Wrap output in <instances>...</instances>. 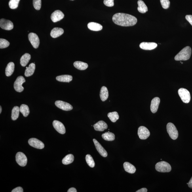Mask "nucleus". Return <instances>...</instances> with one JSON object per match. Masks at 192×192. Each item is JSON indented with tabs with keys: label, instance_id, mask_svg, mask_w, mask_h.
I'll use <instances>...</instances> for the list:
<instances>
[{
	"label": "nucleus",
	"instance_id": "nucleus-7",
	"mask_svg": "<svg viewBox=\"0 0 192 192\" xmlns=\"http://www.w3.org/2000/svg\"><path fill=\"white\" fill-rule=\"evenodd\" d=\"M16 157V162L19 165L23 167L26 166L27 159L24 154L19 152L17 153Z\"/></svg>",
	"mask_w": 192,
	"mask_h": 192
},
{
	"label": "nucleus",
	"instance_id": "nucleus-32",
	"mask_svg": "<svg viewBox=\"0 0 192 192\" xmlns=\"http://www.w3.org/2000/svg\"><path fill=\"white\" fill-rule=\"evenodd\" d=\"M20 110L21 113H22L24 117H27L30 113L29 107L26 105H21L20 107Z\"/></svg>",
	"mask_w": 192,
	"mask_h": 192
},
{
	"label": "nucleus",
	"instance_id": "nucleus-3",
	"mask_svg": "<svg viewBox=\"0 0 192 192\" xmlns=\"http://www.w3.org/2000/svg\"><path fill=\"white\" fill-rule=\"evenodd\" d=\"M155 168L157 171L162 173L169 172L172 170L170 164L165 161L158 162L156 164Z\"/></svg>",
	"mask_w": 192,
	"mask_h": 192
},
{
	"label": "nucleus",
	"instance_id": "nucleus-16",
	"mask_svg": "<svg viewBox=\"0 0 192 192\" xmlns=\"http://www.w3.org/2000/svg\"><path fill=\"white\" fill-rule=\"evenodd\" d=\"M157 44L155 43L143 42L140 44V47L141 49L145 50H151L157 47Z\"/></svg>",
	"mask_w": 192,
	"mask_h": 192
},
{
	"label": "nucleus",
	"instance_id": "nucleus-24",
	"mask_svg": "<svg viewBox=\"0 0 192 192\" xmlns=\"http://www.w3.org/2000/svg\"><path fill=\"white\" fill-rule=\"evenodd\" d=\"M138 9L139 12L141 13H145L148 11L147 6L144 2L141 0H139L138 1Z\"/></svg>",
	"mask_w": 192,
	"mask_h": 192
},
{
	"label": "nucleus",
	"instance_id": "nucleus-46",
	"mask_svg": "<svg viewBox=\"0 0 192 192\" xmlns=\"http://www.w3.org/2000/svg\"><path fill=\"white\" fill-rule=\"evenodd\" d=\"M14 1H16V2H17L19 3V2L20 0H14Z\"/></svg>",
	"mask_w": 192,
	"mask_h": 192
},
{
	"label": "nucleus",
	"instance_id": "nucleus-42",
	"mask_svg": "<svg viewBox=\"0 0 192 192\" xmlns=\"http://www.w3.org/2000/svg\"><path fill=\"white\" fill-rule=\"evenodd\" d=\"M147 189L145 188H143L138 190L136 191V192H147Z\"/></svg>",
	"mask_w": 192,
	"mask_h": 192
},
{
	"label": "nucleus",
	"instance_id": "nucleus-23",
	"mask_svg": "<svg viewBox=\"0 0 192 192\" xmlns=\"http://www.w3.org/2000/svg\"><path fill=\"white\" fill-rule=\"evenodd\" d=\"M25 70V75L26 77L31 76L34 73L35 69V65L34 63H31L29 65L28 67H27Z\"/></svg>",
	"mask_w": 192,
	"mask_h": 192
},
{
	"label": "nucleus",
	"instance_id": "nucleus-19",
	"mask_svg": "<svg viewBox=\"0 0 192 192\" xmlns=\"http://www.w3.org/2000/svg\"><path fill=\"white\" fill-rule=\"evenodd\" d=\"M64 33V30L63 29L59 27H55L52 30L51 32L50 35L54 38L60 37Z\"/></svg>",
	"mask_w": 192,
	"mask_h": 192
},
{
	"label": "nucleus",
	"instance_id": "nucleus-38",
	"mask_svg": "<svg viewBox=\"0 0 192 192\" xmlns=\"http://www.w3.org/2000/svg\"><path fill=\"white\" fill-rule=\"evenodd\" d=\"M19 3L14 0H10L9 3V7L12 9H16L18 7Z\"/></svg>",
	"mask_w": 192,
	"mask_h": 192
},
{
	"label": "nucleus",
	"instance_id": "nucleus-36",
	"mask_svg": "<svg viewBox=\"0 0 192 192\" xmlns=\"http://www.w3.org/2000/svg\"><path fill=\"white\" fill-rule=\"evenodd\" d=\"M33 5L36 9L40 10L41 6V0H33Z\"/></svg>",
	"mask_w": 192,
	"mask_h": 192
},
{
	"label": "nucleus",
	"instance_id": "nucleus-37",
	"mask_svg": "<svg viewBox=\"0 0 192 192\" xmlns=\"http://www.w3.org/2000/svg\"><path fill=\"white\" fill-rule=\"evenodd\" d=\"M162 7L164 9H167L169 8L170 2L169 0H160Z\"/></svg>",
	"mask_w": 192,
	"mask_h": 192
},
{
	"label": "nucleus",
	"instance_id": "nucleus-35",
	"mask_svg": "<svg viewBox=\"0 0 192 192\" xmlns=\"http://www.w3.org/2000/svg\"><path fill=\"white\" fill-rule=\"evenodd\" d=\"M10 45V43L7 40L5 39H0V48L1 49L5 48L8 47Z\"/></svg>",
	"mask_w": 192,
	"mask_h": 192
},
{
	"label": "nucleus",
	"instance_id": "nucleus-26",
	"mask_svg": "<svg viewBox=\"0 0 192 192\" xmlns=\"http://www.w3.org/2000/svg\"><path fill=\"white\" fill-rule=\"evenodd\" d=\"M74 66L75 68L80 70H84L87 69L88 67V65L87 63L81 61H75L74 63Z\"/></svg>",
	"mask_w": 192,
	"mask_h": 192
},
{
	"label": "nucleus",
	"instance_id": "nucleus-2",
	"mask_svg": "<svg viewBox=\"0 0 192 192\" xmlns=\"http://www.w3.org/2000/svg\"><path fill=\"white\" fill-rule=\"evenodd\" d=\"M191 54V49L189 46H187L183 48L175 56V60L176 61H187L189 60Z\"/></svg>",
	"mask_w": 192,
	"mask_h": 192
},
{
	"label": "nucleus",
	"instance_id": "nucleus-30",
	"mask_svg": "<svg viewBox=\"0 0 192 192\" xmlns=\"http://www.w3.org/2000/svg\"><path fill=\"white\" fill-rule=\"evenodd\" d=\"M20 108L18 106H16L12 109V120H16L18 119L19 115Z\"/></svg>",
	"mask_w": 192,
	"mask_h": 192
},
{
	"label": "nucleus",
	"instance_id": "nucleus-8",
	"mask_svg": "<svg viewBox=\"0 0 192 192\" xmlns=\"http://www.w3.org/2000/svg\"><path fill=\"white\" fill-rule=\"evenodd\" d=\"M138 134L141 140H146L150 135V133L148 129L145 126H141L139 127Z\"/></svg>",
	"mask_w": 192,
	"mask_h": 192
},
{
	"label": "nucleus",
	"instance_id": "nucleus-9",
	"mask_svg": "<svg viewBox=\"0 0 192 192\" xmlns=\"http://www.w3.org/2000/svg\"><path fill=\"white\" fill-rule=\"evenodd\" d=\"M29 40L31 45L35 48L39 47L40 44V40L38 37L36 33H31L28 35Z\"/></svg>",
	"mask_w": 192,
	"mask_h": 192
},
{
	"label": "nucleus",
	"instance_id": "nucleus-4",
	"mask_svg": "<svg viewBox=\"0 0 192 192\" xmlns=\"http://www.w3.org/2000/svg\"><path fill=\"white\" fill-rule=\"evenodd\" d=\"M167 131L170 138L173 140H176L178 137V132L176 127L171 122L168 123L166 126Z\"/></svg>",
	"mask_w": 192,
	"mask_h": 192
},
{
	"label": "nucleus",
	"instance_id": "nucleus-6",
	"mask_svg": "<svg viewBox=\"0 0 192 192\" xmlns=\"http://www.w3.org/2000/svg\"><path fill=\"white\" fill-rule=\"evenodd\" d=\"M25 80L22 76L18 77L14 82V86L15 90L18 92H22L24 90L22 84L25 83Z\"/></svg>",
	"mask_w": 192,
	"mask_h": 192
},
{
	"label": "nucleus",
	"instance_id": "nucleus-27",
	"mask_svg": "<svg viewBox=\"0 0 192 192\" xmlns=\"http://www.w3.org/2000/svg\"><path fill=\"white\" fill-rule=\"evenodd\" d=\"M56 79L57 81L59 82L69 83L72 81L73 77L70 75H63L58 76L56 77Z\"/></svg>",
	"mask_w": 192,
	"mask_h": 192
},
{
	"label": "nucleus",
	"instance_id": "nucleus-10",
	"mask_svg": "<svg viewBox=\"0 0 192 192\" xmlns=\"http://www.w3.org/2000/svg\"><path fill=\"white\" fill-rule=\"evenodd\" d=\"M56 106L59 109L64 111H70L73 109L72 106L69 103L61 100L56 101L55 103Z\"/></svg>",
	"mask_w": 192,
	"mask_h": 192
},
{
	"label": "nucleus",
	"instance_id": "nucleus-21",
	"mask_svg": "<svg viewBox=\"0 0 192 192\" xmlns=\"http://www.w3.org/2000/svg\"><path fill=\"white\" fill-rule=\"evenodd\" d=\"M88 27L90 30L93 31H99L102 30L103 26L98 23L94 22H90L88 23Z\"/></svg>",
	"mask_w": 192,
	"mask_h": 192
},
{
	"label": "nucleus",
	"instance_id": "nucleus-31",
	"mask_svg": "<svg viewBox=\"0 0 192 192\" xmlns=\"http://www.w3.org/2000/svg\"><path fill=\"white\" fill-rule=\"evenodd\" d=\"M102 137L104 140L107 141H113L115 139V134L109 131L103 134L102 135Z\"/></svg>",
	"mask_w": 192,
	"mask_h": 192
},
{
	"label": "nucleus",
	"instance_id": "nucleus-45",
	"mask_svg": "<svg viewBox=\"0 0 192 192\" xmlns=\"http://www.w3.org/2000/svg\"><path fill=\"white\" fill-rule=\"evenodd\" d=\"M2 111V108L1 106H0V113H1Z\"/></svg>",
	"mask_w": 192,
	"mask_h": 192
},
{
	"label": "nucleus",
	"instance_id": "nucleus-14",
	"mask_svg": "<svg viewBox=\"0 0 192 192\" xmlns=\"http://www.w3.org/2000/svg\"><path fill=\"white\" fill-rule=\"evenodd\" d=\"M64 16V14L60 10H57L52 14L51 18L53 22L56 23L62 19Z\"/></svg>",
	"mask_w": 192,
	"mask_h": 192
},
{
	"label": "nucleus",
	"instance_id": "nucleus-41",
	"mask_svg": "<svg viewBox=\"0 0 192 192\" xmlns=\"http://www.w3.org/2000/svg\"><path fill=\"white\" fill-rule=\"evenodd\" d=\"M185 18L192 26V16L187 15L185 16Z\"/></svg>",
	"mask_w": 192,
	"mask_h": 192
},
{
	"label": "nucleus",
	"instance_id": "nucleus-33",
	"mask_svg": "<svg viewBox=\"0 0 192 192\" xmlns=\"http://www.w3.org/2000/svg\"><path fill=\"white\" fill-rule=\"evenodd\" d=\"M109 119L113 122H115L119 119V116L117 112L109 113L107 115Z\"/></svg>",
	"mask_w": 192,
	"mask_h": 192
},
{
	"label": "nucleus",
	"instance_id": "nucleus-1",
	"mask_svg": "<svg viewBox=\"0 0 192 192\" xmlns=\"http://www.w3.org/2000/svg\"><path fill=\"white\" fill-rule=\"evenodd\" d=\"M113 20L116 24L122 26H134L138 22L135 17L124 13H117L114 15Z\"/></svg>",
	"mask_w": 192,
	"mask_h": 192
},
{
	"label": "nucleus",
	"instance_id": "nucleus-15",
	"mask_svg": "<svg viewBox=\"0 0 192 192\" xmlns=\"http://www.w3.org/2000/svg\"><path fill=\"white\" fill-rule=\"evenodd\" d=\"M93 141L95 147H96L97 150L100 155L103 156V157H107V152L105 150L104 148L102 147V145L96 139H94L93 140Z\"/></svg>",
	"mask_w": 192,
	"mask_h": 192
},
{
	"label": "nucleus",
	"instance_id": "nucleus-47",
	"mask_svg": "<svg viewBox=\"0 0 192 192\" xmlns=\"http://www.w3.org/2000/svg\"><path fill=\"white\" fill-rule=\"evenodd\" d=\"M71 1H73V0H71Z\"/></svg>",
	"mask_w": 192,
	"mask_h": 192
},
{
	"label": "nucleus",
	"instance_id": "nucleus-29",
	"mask_svg": "<svg viewBox=\"0 0 192 192\" xmlns=\"http://www.w3.org/2000/svg\"><path fill=\"white\" fill-rule=\"evenodd\" d=\"M74 160V157L72 154H69L65 157L62 159V163L64 165L72 163Z\"/></svg>",
	"mask_w": 192,
	"mask_h": 192
},
{
	"label": "nucleus",
	"instance_id": "nucleus-20",
	"mask_svg": "<svg viewBox=\"0 0 192 192\" xmlns=\"http://www.w3.org/2000/svg\"><path fill=\"white\" fill-rule=\"evenodd\" d=\"M124 167L126 171L130 174H134L136 172V168L129 162H124Z\"/></svg>",
	"mask_w": 192,
	"mask_h": 192
},
{
	"label": "nucleus",
	"instance_id": "nucleus-22",
	"mask_svg": "<svg viewBox=\"0 0 192 192\" xmlns=\"http://www.w3.org/2000/svg\"><path fill=\"white\" fill-rule=\"evenodd\" d=\"M100 96L101 99L103 102H104L107 99L109 96V92L106 87L103 86L101 88Z\"/></svg>",
	"mask_w": 192,
	"mask_h": 192
},
{
	"label": "nucleus",
	"instance_id": "nucleus-44",
	"mask_svg": "<svg viewBox=\"0 0 192 192\" xmlns=\"http://www.w3.org/2000/svg\"><path fill=\"white\" fill-rule=\"evenodd\" d=\"M187 185H188V187L192 189V177H191L190 180L189 181V183H188Z\"/></svg>",
	"mask_w": 192,
	"mask_h": 192
},
{
	"label": "nucleus",
	"instance_id": "nucleus-40",
	"mask_svg": "<svg viewBox=\"0 0 192 192\" xmlns=\"http://www.w3.org/2000/svg\"><path fill=\"white\" fill-rule=\"evenodd\" d=\"M23 189L22 187H18L12 190V192H23Z\"/></svg>",
	"mask_w": 192,
	"mask_h": 192
},
{
	"label": "nucleus",
	"instance_id": "nucleus-5",
	"mask_svg": "<svg viewBox=\"0 0 192 192\" xmlns=\"http://www.w3.org/2000/svg\"><path fill=\"white\" fill-rule=\"evenodd\" d=\"M178 94L181 100L185 103H188L190 101L191 96L188 90L186 89L181 88L178 90Z\"/></svg>",
	"mask_w": 192,
	"mask_h": 192
},
{
	"label": "nucleus",
	"instance_id": "nucleus-43",
	"mask_svg": "<svg viewBox=\"0 0 192 192\" xmlns=\"http://www.w3.org/2000/svg\"><path fill=\"white\" fill-rule=\"evenodd\" d=\"M68 192H77V190L75 188L72 187L71 188L68 189Z\"/></svg>",
	"mask_w": 192,
	"mask_h": 192
},
{
	"label": "nucleus",
	"instance_id": "nucleus-28",
	"mask_svg": "<svg viewBox=\"0 0 192 192\" xmlns=\"http://www.w3.org/2000/svg\"><path fill=\"white\" fill-rule=\"evenodd\" d=\"M31 59V55L29 54L26 53L23 55L20 59V64L23 67L26 66Z\"/></svg>",
	"mask_w": 192,
	"mask_h": 192
},
{
	"label": "nucleus",
	"instance_id": "nucleus-13",
	"mask_svg": "<svg viewBox=\"0 0 192 192\" xmlns=\"http://www.w3.org/2000/svg\"><path fill=\"white\" fill-rule=\"evenodd\" d=\"M53 125L57 131L61 134H64L66 133V129L63 124L58 120H54L53 122Z\"/></svg>",
	"mask_w": 192,
	"mask_h": 192
},
{
	"label": "nucleus",
	"instance_id": "nucleus-25",
	"mask_svg": "<svg viewBox=\"0 0 192 192\" xmlns=\"http://www.w3.org/2000/svg\"><path fill=\"white\" fill-rule=\"evenodd\" d=\"M15 65L14 63L10 62L8 63L5 69V75L7 77L10 76L13 73L14 71Z\"/></svg>",
	"mask_w": 192,
	"mask_h": 192
},
{
	"label": "nucleus",
	"instance_id": "nucleus-34",
	"mask_svg": "<svg viewBox=\"0 0 192 192\" xmlns=\"http://www.w3.org/2000/svg\"><path fill=\"white\" fill-rule=\"evenodd\" d=\"M86 163L91 168H94L95 166V162L92 156L90 155H86Z\"/></svg>",
	"mask_w": 192,
	"mask_h": 192
},
{
	"label": "nucleus",
	"instance_id": "nucleus-11",
	"mask_svg": "<svg viewBox=\"0 0 192 192\" xmlns=\"http://www.w3.org/2000/svg\"><path fill=\"white\" fill-rule=\"evenodd\" d=\"M28 143L30 146L37 149H42L45 147V145L43 142L35 138L30 139Z\"/></svg>",
	"mask_w": 192,
	"mask_h": 192
},
{
	"label": "nucleus",
	"instance_id": "nucleus-18",
	"mask_svg": "<svg viewBox=\"0 0 192 192\" xmlns=\"http://www.w3.org/2000/svg\"><path fill=\"white\" fill-rule=\"evenodd\" d=\"M93 127L95 130L99 131H103L108 127L106 122L103 121H100L97 122L94 124Z\"/></svg>",
	"mask_w": 192,
	"mask_h": 192
},
{
	"label": "nucleus",
	"instance_id": "nucleus-17",
	"mask_svg": "<svg viewBox=\"0 0 192 192\" xmlns=\"http://www.w3.org/2000/svg\"><path fill=\"white\" fill-rule=\"evenodd\" d=\"M160 103V99L158 97H155L151 101V110L153 113L157 112Z\"/></svg>",
	"mask_w": 192,
	"mask_h": 192
},
{
	"label": "nucleus",
	"instance_id": "nucleus-39",
	"mask_svg": "<svg viewBox=\"0 0 192 192\" xmlns=\"http://www.w3.org/2000/svg\"><path fill=\"white\" fill-rule=\"evenodd\" d=\"M114 0H104V5L108 7H113L114 5Z\"/></svg>",
	"mask_w": 192,
	"mask_h": 192
},
{
	"label": "nucleus",
	"instance_id": "nucleus-12",
	"mask_svg": "<svg viewBox=\"0 0 192 192\" xmlns=\"http://www.w3.org/2000/svg\"><path fill=\"white\" fill-rule=\"evenodd\" d=\"M0 26L2 29L6 30H10L13 29V23L9 20L2 19L0 20Z\"/></svg>",
	"mask_w": 192,
	"mask_h": 192
}]
</instances>
